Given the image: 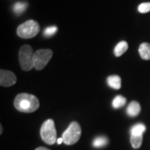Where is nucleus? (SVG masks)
I'll return each instance as SVG.
<instances>
[{
  "label": "nucleus",
  "instance_id": "nucleus-21",
  "mask_svg": "<svg viewBox=\"0 0 150 150\" xmlns=\"http://www.w3.org/2000/svg\"><path fill=\"white\" fill-rule=\"evenodd\" d=\"M0 127H1V128H0V129H1V131H0V134H2V130H3V127H2V126H1H1H0Z\"/></svg>",
  "mask_w": 150,
  "mask_h": 150
},
{
  "label": "nucleus",
  "instance_id": "nucleus-9",
  "mask_svg": "<svg viewBox=\"0 0 150 150\" xmlns=\"http://www.w3.org/2000/svg\"><path fill=\"white\" fill-rule=\"evenodd\" d=\"M140 57L142 59L150 60V44L148 42H143L140 45L138 49Z\"/></svg>",
  "mask_w": 150,
  "mask_h": 150
},
{
  "label": "nucleus",
  "instance_id": "nucleus-5",
  "mask_svg": "<svg viewBox=\"0 0 150 150\" xmlns=\"http://www.w3.org/2000/svg\"><path fill=\"white\" fill-rule=\"evenodd\" d=\"M81 136V129L79 124L76 122H72L66 130L63 132L62 138L65 145H72L79 141Z\"/></svg>",
  "mask_w": 150,
  "mask_h": 150
},
{
  "label": "nucleus",
  "instance_id": "nucleus-7",
  "mask_svg": "<svg viewBox=\"0 0 150 150\" xmlns=\"http://www.w3.org/2000/svg\"><path fill=\"white\" fill-rule=\"evenodd\" d=\"M16 76L13 72L5 70L0 71V85L1 86L10 87L16 84Z\"/></svg>",
  "mask_w": 150,
  "mask_h": 150
},
{
  "label": "nucleus",
  "instance_id": "nucleus-18",
  "mask_svg": "<svg viewBox=\"0 0 150 150\" xmlns=\"http://www.w3.org/2000/svg\"><path fill=\"white\" fill-rule=\"evenodd\" d=\"M138 11L141 13H146L150 11V2L142 3L138 6Z\"/></svg>",
  "mask_w": 150,
  "mask_h": 150
},
{
  "label": "nucleus",
  "instance_id": "nucleus-15",
  "mask_svg": "<svg viewBox=\"0 0 150 150\" xmlns=\"http://www.w3.org/2000/svg\"><path fill=\"white\" fill-rule=\"evenodd\" d=\"M108 142V140L106 137L99 136V137H97V138H96L93 140V145L95 147L100 148V147H104L105 145H107Z\"/></svg>",
  "mask_w": 150,
  "mask_h": 150
},
{
  "label": "nucleus",
  "instance_id": "nucleus-4",
  "mask_svg": "<svg viewBox=\"0 0 150 150\" xmlns=\"http://www.w3.org/2000/svg\"><path fill=\"white\" fill-rule=\"evenodd\" d=\"M33 48L30 45H25L21 47L19 51V62L22 69L24 71H29L33 66Z\"/></svg>",
  "mask_w": 150,
  "mask_h": 150
},
{
  "label": "nucleus",
  "instance_id": "nucleus-17",
  "mask_svg": "<svg viewBox=\"0 0 150 150\" xmlns=\"http://www.w3.org/2000/svg\"><path fill=\"white\" fill-rule=\"evenodd\" d=\"M57 30V27H56V26H51V27H49L45 29L43 34H44L45 36L46 37L52 36V35H54L56 33Z\"/></svg>",
  "mask_w": 150,
  "mask_h": 150
},
{
  "label": "nucleus",
  "instance_id": "nucleus-6",
  "mask_svg": "<svg viewBox=\"0 0 150 150\" xmlns=\"http://www.w3.org/2000/svg\"><path fill=\"white\" fill-rule=\"evenodd\" d=\"M53 56V52L49 49L38 50L33 54V66L37 70H41L47 65Z\"/></svg>",
  "mask_w": 150,
  "mask_h": 150
},
{
  "label": "nucleus",
  "instance_id": "nucleus-13",
  "mask_svg": "<svg viewBox=\"0 0 150 150\" xmlns=\"http://www.w3.org/2000/svg\"><path fill=\"white\" fill-rule=\"evenodd\" d=\"M127 102V99L122 95H117L113 99L112 102V106L114 108H120L122 107Z\"/></svg>",
  "mask_w": 150,
  "mask_h": 150
},
{
  "label": "nucleus",
  "instance_id": "nucleus-3",
  "mask_svg": "<svg viewBox=\"0 0 150 150\" xmlns=\"http://www.w3.org/2000/svg\"><path fill=\"white\" fill-rule=\"evenodd\" d=\"M40 136L42 140L48 145H54L57 141L56 130L53 120L45 121L41 126Z\"/></svg>",
  "mask_w": 150,
  "mask_h": 150
},
{
  "label": "nucleus",
  "instance_id": "nucleus-8",
  "mask_svg": "<svg viewBox=\"0 0 150 150\" xmlns=\"http://www.w3.org/2000/svg\"><path fill=\"white\" fill-rule=\"evenodd\" d=\"M140 110H141V108H140L139 103L136 101H133L127 106V113L130 117H135L140 113Z\"/></svg>",
  "mask_w": 150,
  "mask_h": 150
},
{
  "label": "nucleus",
  "instance_id": "nucleus-10",
  "mask_svg": "<svg viewBox=\"0 0 150 150\" xmlns=\"http://www.w3.org/2000/svg\"><path fill=\"white\" fill-rule=\"evenodd\" d=\"M107 83L112 88L120 89L121 88V78L118 75H111L107 78Z\"/></svg>",
  "mask_w": 150,
  "mask_h": 150
},
{
  "label": "nucleus",
  "instance_id": "nucleus-14",
  "mask_svg": "<svg viewBox=\"0 0 150 150\" xmlns=\"http://www.w3.org/2000/svg\"><path fill=\"white\" fill-rule=\"evenodd\" d=\"M27 3L23 2V1H19L15 4L13 9V12L17 15H20L23 13L26 9L27 8Z\"/></svg>",
  "mask_w": 150,
  "mask_h": 150
},
{
  "label": "nucleus",
  "instance_id": "nucleus-1",
  "mask_svg": "<svg viewBox=\"0 0 150 150\" xmlns=\"http://www.w3.org/2000/svg\"><path fill=\"white\" fill-rule=\"evenodd\" d=\"M14 106L19 111L33 112L38 109L40 103L34 95L28 93H20L15 99Z\"/></svg>",
  "mask_w": 150,
  "mask_h": 150
},
{
  "label": "nucleus",
  "instance_id": "nucleus-11",
  "mask_svg": "<svg viewBox=\"0 0 150 150\" xmlns=\"http://www.w3.org/2000/svg\"><path fill=\"white\" fill-rule=\"evenodd\" d=\"M128 49V44L126 41H120L117 43L114 49V54L116 56H120L127 51Z\"/></svg>",
  "mask_w": 150,
  "mask_h": 150
},
{
  "label": "nucleus",
  "instance_id": "nucleus-19",
  "mask_svg": "<svg viewBox=\"0 0 150 150\" xmlns=\"http://www.w3.org/2000/svg\"><path fill=\"white\" fill-rule=\"evenodd\" d=\"M57 143L59 144V145H61V144L62 143V142H63V138H62V137L61 138H58L57 139Z\"/></svg>",
  "mask_w": 150,
  "mask_h": 150
},
{
  "label": "nucleus",
  "instance_id": "nucleus-20",
  "mask_svg": "<svg viewBox=\"0 0 150 150\" xmlns=\"http://www.w3.org/2000/svg\"><path fill=\"white\" fill-rule=\"evenodd\" d=\"M35 150H50V149L44 147H38L37 149H35Z\"/></svg>",
  "mask_w": 150,
  "mask_h": 150
},
{
  "label": "nucleus",
  "instance_id": "nucleus-2",
  "mask_svg": "<svg viewBox=\"0 0 150 150\" xmlns=\"http://www.w3.org/2000/svg\"><path fill=\"white\" fill-rule=\"evenodd\" d=\"M40 31V26L33 20H27L20 24L17 29L18 36L24 39H29L35 37Z\"/></svg>",
  "mask_w": 150,
  "mask_h": 150
},
{
  "label": "nucleus",
  "instance_id": "nucleus-12",
  "mask_svg": "<svg viewBox=\"0 0 150 150\" xmlns=\"http://www.w3.org/2000/svg\"><path fill=\"white\" fill-rule=\"evenodd\" d=\"M145 130V125L142 123L136 124L131 129V136H143V133Z\"/></svg>",
  "mask_w": 150,
  "mask_h": 150
},
{
  "label": "nucleus",
  "instance_id": "nucleus-16",
  "mask_svg": "<svg viewBox=\"0 0 150 150\" xmlns=\"http://www.w3.org/2000/svg\"><path fill=\"white\" fill-rule=\"evenodd\" d=\"M142 137L143 136H131L130 141L134 149H138L140 147L142 142Z\"/></svg>",
  "mask_w": 150,
  "mask_h": 150
}]
</instances>
